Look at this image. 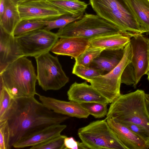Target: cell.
<instances>
[{"label":"cell","mask_w":149,"mask_h":149,"mask_svg":"<svg viewBox=\"0 0 149 149\" xmlns=\"http://www.w3.org/2000/svg\"><path fill=\"white\" fill-rule=\"evenodd\" d=\"M69 117L55 113L32 96L12 98L0 121H7L10 149L21 138L48 126L61 124Z\"/></svg>","instance_id":"1"},{"label":"cell","mask_w":149,"mask_h":149,"mask_svg":"<svg viewBox=\"0 0 149 149\" xmlns=\"http://www.w3.org/2000/svg\"><path fill=\"white\" fill-rule=\"evenodd\" d=\"M35 71L31 61L22 56L9 64L0 73V82L12 98L38 95Z\"/></svg>","instance_id":"2"},{"label":"cell","mask_w":149,"mask_h":149,"mask_svg":"<svg viewBox=\"0 0 149 149\" xmlns=\"http://www.w3.org/2000/svg\"><path fill=\"white\" fill-rule=\"evenodd\" d=\"M145 93L138 89L121 94L111 103L105 119L111 118L121 123L127 122L142 127L149 134V114L146 107Z\"/></svg>","instance_id":"3"},{"label":"cell","mask_w":149,"mask_h":149,"mask_svg":"<svg viewBox=\"0 0 149 149\" xmlns=\"http://www.w3.org/2000/svg\"><path fill=\"white\" fill-rule=\"evenodd\" d=\"M96 14L131 38L143 33L125 0H89Z\"/></svg>","instance_id":"4"},{"label":"cell","mask_w":149,"mask_h":149,"mask_svg":"<svg viewBox=\"0 0 149 149\" xmlns=\"http://www.w3.org/2000/svg\"><path fill=\"white\" fill-rule=\"evenodd\" d=\"M118 32H122L117 26L97 14L86 13L80 19L59 29L56 33L59 38L79 37L89 39Z\"/></svg>","instance_id":"5"},{"label":"cell","mask_w":149,"mask_h":149,"mask_svg":"<svg viewBox=\"0 0 149 149\" xmlns=\"http://www.w3.org/2000/svg\"><path fill=\"white\" fill-rule=\"evenodd\" d=\"M78 135L87 149H126L105 119L93 121L79 128Z\"/></svg>","instance_id":"6"},{"label":"cell","mask_w":149,"mask_h":149,"mask_svg":"<svg viewBox=\"0 0 149 149\" xmlns=\"http://www.w3.org/2000/svg\"><path fill=\"white\" fill-rule=\"evenodd\" d=\"M37 65V78L39 85L45 91H57L64 87L69 78L63 70L57 56L49 52L35 57Z\"/></svg>","instance_id":"7"},{"label":"cell","mask_w":149,"mask_h":149,"mask_svg":"<svg viewBox=\"0 0 149 149\" xmlns=\"http://www.w3.org/2000/svg\"><path fill=\"white\" fill-rule=\"evenodd\" d=\"M124 50L122 59L112 70L88 81L111 103L121 95L120 89L121 75L127 65L132 62L130 42L125 46Z\"/></svg>","instance_id":"8"},{"label":"cell","mask_w":149,"mask_h":149,"mask_svg":"<svg viewBox=\"0 0 149 149\" xmlns=\"http://www.w3.org/2000/svg\"><path fill=\"white\" fill-rule=\"evenodd\" d=\"M15 38L23 56L34 57L50 51L59 38L56 33L43 28Z\"/></svg>","instance_id":"9"},{"label":"cell","mask_w":149,"mask_h":149,"mask_svg":"<svg viewBox=\"0 0 149 149\" xmlns=\"http://www.w3.org/2000/svg\"><path fill=\"white\" fill-rule=\"evenodd\" d=\"M21 20L55 19L67 14L47 0H32L17 5Z\"/></svg>","instance_id":"10"},{"label":"cell","mask_w":149,"mask_h":149,"mask_svg":"<svg viewBox=\"0 0 149 149\" xmlns=\"http://www.w3.org/2000/svg\"><path fill=\"white\" fill-rule=\"evenodd\" d=\"M131 38V63L134 70L136 87L141 77L147 74L149 71V39L142 34H136Z\"/></svg>","instance_id":"11"},{"label":"cell","mask_w":149,"mask_h":149,"mask_svg":"<svg viewBox=\"0 0 149 149\" xmlns=\"http://www.w3.org/2000/svg\"><path fill=\"white\" fill-rule=\"evenodd\" d=\"M38 95L44 105L58 114L80 118H87L90 115L80 104L77 102L61 100L38 94Z\"/></svg>","instance_id":"12"},{"label":"cell","mask_w":149,"mask_h":149,"mask_svg":"<svg viewBox=\"0 0 149 149\" xmlns=\"http://www.w3.org/2000/svg\"><path fill=\"white\" fill-rule=\"evenodd\" d=\"M116 136L126 149H148L149 142L145 140L124 125L114 119H106Z\"/></svg>","instance_id":"13"},{"label":"cell","mask_w":149,"mask_h":149,"mask_svg":"<svg viewBox=\"0 0 149 149\" xmlns=\"http://www.w3.org/2000/svg\"><path fill=\"white\" fill-rule=\"evenodd\" d=\"M0 73L10 64L23 56L16 38L0 26Z\"/></svg>","instance_id":"14"},{"label":"cell","mask_w":149,"mask_h":149,"mask_svg":"<svg viewBox=\"0 0 149 149\" xmlns=\"http://www.w3.org/2000/svg\"><path fill=\"white\" fill-rule=\"evenodd\" d=\"M68 99L79 104L96 102L108 104L109 101L86 81L75 82L70 86L67 92Z\"/></svg>","instance_id":"15"},{"label":"cell","mask_w":149,"mask_h":149,"mask_svg":"<svg viewBox=\"0 0 149 149\" xmlns=\"http://www.w3.org/2000/svg\"><path fill=\"white\" fill-rule=\"evenodd\" d=\"M50 51L57 55L67 56L75 59L88 47L89 39L73 37L59 38Z\"/></svg>","instance_id":"16"},{"label":"cell","mask_w":149,"mask_h":149,"mask_svg":"<svg viewBox=\"0 0 149 149\" xmlns=\"http://www.w3.org/2000/svg\"><path fill=\"white\" fill-rule=\"evenodd\" d=\"M67 126L58 124L50 125L23 137L13 146L15 148L31 147L61 134Z\"/></svg>","instance_id":"17"},{"label":"cell","mask_w":149,"mask_h":149,"mask_svg":"<svg viewBox=\"0 0 149 149\" xmlns=\"http://www.w3.org/2000/svg\"><path fill=\"white\" fill-rule=\"evenodd\" d=\"M131 37L121 32L103 35L89 39V47L108 50L123 49L130 42Z\"/></svg>","instance_id":"18"},{"label":"cell","mask_w":149,"mask_h":149,"mask_svg":"<svg viewBox=\"0 0 149 149\" xmlns=\"http://www.w3.org/2000/svg\"><path fill=\"white\" fill-rule=\"evenodd\" d=\"M124 49L114 51L103 50L93 60L89 67L102 71L104 74L107 73L120 61L123 55Z\"/></svg>","instance_id":"19"},{"label":"cell","mask_w":149,"mask_h":149,"mask_svg":"<svg viewBox=\"0 0 149 149\" xmlns=\"http://www.w3.org/2000/svg\"><path fill=\"white\" fill-rule=\"evenodd\" d=\"M143 33L149 34V1L148 0H125Z\"/></svg>","instance_id":"20"},{"label":"cell","mask_w":149,"mask_h":149,"mask_svg":"<svg viewBox=\"0 0 149 149\" xmlns=\"http://www.w3.org/2000/svg\"><path fill=\"white\" fill-rule=\"evenodd\" d=\"M21 20L17 5L10 0H5V8L0 16V26L8 33L13 34L18 24Z\"/></svg>","instance_id":"21"},{"label":"cell","mask_w":149,"mask_h":149,"mask_svg":"<svg viewBox=\"0 0 149 149\" xmlns=\"http://www.w3.org/2000/svg\"><path fill=\"white\" fill-rule=\"evenodd\" d=\"M63 10L67 14L75 16L84 15L88 5L79 0H47Z\"/></svg>","instance_id":"22"},{"label":"cell","mask_w":149,"mask_h":149,"mask_svg":"<svg viewBox=\"0 0 149 149\" xmlns=\"http://www.w3.org/2000/svg\"><path fill=\"white\" fill-rule=\"evenodd\" d=\"M47 20H23L18 24L13 35L15 38L40 29L43 28L47 24Z\"/></svg>","instance_id":"23"},{"label":"cell","mask_w":149,"mask_h":149,"mask_svg":"<svg viewBox=\"0 0 149 149\" xmlns=\"http://www.w3.org/2000/svg\"><path fill=\"white\" fill-rule=\"evenodd\" d=\"M84 15L75 16L67 14L55 19L47 20V25L43 28L49 31L55 29L62 28L68 24L80 19Z\"/></svg>","instance_id":"24"},{"label":"cell","mask_w":149,"mask_h":149,"mask_svg":"<svg viewBox=\"0 0 149 149\" xmlns=\"http://www.w3.org/2000/svg\"><path fill=\"white\" fill-rule=\"evenodd\" d=\"M72 73L87 81L104 74L103 72L100 70L75 64L73 68Z\"/></svg>","instance_id":"25"},{"label":"cell","mask_w":149,"mask_h":149,"mask_svg":"<svg viewBox=\"0 0 149 149\" xmlns=\"http://www.w3.org/2000/svg\"><path fill=\"white\" fill-rule=\"evenodd\" d=\"M104 50L100 48L88 47L83 53L75 59V64L89 67L93 60Z\"/></svg>","instance_id":"26"},{"label":"cell","mask_w":149,"mask_h":149,"mask_svg":"<svg viewBox=\"0 0 149 149\" xmlns=\"http://www.w3.org/2000/svg\"><path fill=\"white\" fill-rule=\"evenodd\" d=\"M89 114L96 118H100L107 116L108 110V104L96 102H90L80 104Z\"/></svg>","instance_id":"27"},{"label":"cell","mask_w":149,"mask_h":149,"mask_svg":"<svg viewBox=\"0 0 149 149\" xmlns=\"http://www.w3.org/2000/svg\"><path fill=\"white\" fill-rule=\"evenodd\" d=\"M66 136L60 134L31 147V149H65L64 140Z\"/></svg>","instance_id":"28"},{"label":"cell","mask_w":149,"mask_h":149,"mask_svg":"<svg viewBox=\"0 0 149 149\" xmlns=\"http://www.w3.org/2000/svg\"><path fill=\"white\" fill-rule=\"evenodd\" d=\"M12 99L9 92L0 82V120L9 108Z\"/></svg>","instance_id":"29"},{"label":"cell","mask_w":149,"mask_h":149,"mask_svg":"<svg viewBox=\"0 0 149 149\" xmlns=\"http://www.w3.org/2000/svg\"><path fill=\"white\" fill-rule=\"evenodd\" d=\"M10 131L6 119L0 121V149H9Z\"/></svg>","instance_id":"30"},{"label":"cell","mask_w":149,"mask_h":149,"mask_svg":"<svg viewBox=\"0 0 149 149\" xmlns=\"http://www.w3.org/2000/svg\"><path fill=\"white\" fill-rule=\"evenodd\" d=\"M121 83L127 85H133L135 88L134 70L131 63L127 65L124 69L121 76Z\"/></svg>","instance_id":"31"},{"label":"cell","mask_w":149,"mask_h":149,"mask_svg":"<svg viewBox=\"0 0 149 149\" xmlns=\"http://www.w3.org/2000/svg\"><path fill=\"white\" fill-rule=\"evenodd\" d=\"M119 123L127 127L131 131L146 141L149 142V134L146 130L143 127L139 125L130 122H123Z\"/></svg>","instance_id":"32"},{"label":"cell","mask_w":149,"mask_h":149,"mask_svg":"<svg viewBox=\"0 0 149 149\" xmlns=\"http://www.w3.org/2000/svg\"><path fill=\"white\" fill-rule=\"evenodd\" d=\"M65 149H86V146L81 142L76 141L72 137L67 136L64 140Z\"/></svg>","instance_id":"33"},{"label":"cell","mask_w":149,"mask_h":149,"mask_svg":"<svg viewBox=\"0 0 149 149\" xmlns=\"http://www.w3.org/2000/svg\"><path fill=\"white\" fill-rule=\"evenodd\" d=\"M5 8V0H0V16L3 13Z\"/></svg>","instance_id":"34"},{"label":"cell","mask_w":149,"mask_h":149,"mask_svg":"<svg viewBox=\"0 0 149 149\" xmlns=\"http://www.w3.org/2000/svg\"><path fill=\"white\" fill-rule=\"evenodd\" d=\"M14 4L18 5L24 2L32 0H10Z\"/></svg>","instance_id":"35"},{"label":"cell","mask_w":149,"mask_h":149,"mask_svg":"<svg viewBox=\"0 0 149 149\" xmlns=\"http://www.w3.org/2000/svg\"><path fill=\"white\" fill-rule=\"evenodd\" d=\"M146 104L147 109L149 114V101L147 100L146 99Z\"/></svg>","instance_id":"36"},{"label":"cell","mask_w":149,"mask_h":149,"mask_svg":"<svg viewBox=\"0 0 149 149\" xmlns=\"http://www.w3.org/2000/svg\"><path fill=\"white\" fill-rule=\"evenodd\" d=\"M145 97L146 99L149 101V94H145Z\"/></svg>","instance_id":"37"},{"label":"cell","mask_w":149,"mask_h":149,"mask_svg":"<svg viewBox=\"0 0 149 149\" xmlns=\"http://www.w3.org/2000/svg\"><path fill=\"white\" fill-rule=\"evenodd\" d=\"M147 74L148 75L147 79L149 82V70Z\"/></svg>","instance_id":"38"},{"label":"cell","mask_w":149,"mask_h":149,"mask_svg":"<svg viewBox=\"0 0 149 149\" xmlns=\"http://www.w3.org/2000/svg\"><path fill=\"white\" fill-rule=\"evenodd\" d=\"M148 1H149V0H148Z\"/></svg>","instance_id":"39"}]
</instances>
